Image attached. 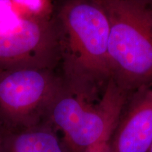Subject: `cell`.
<instances>
[{
  "label": "cell",
  "mask_w": 152,
  "mask_h": 152,
  "mask_svg": "<svg viewBox=\"0 0 152 152\" xmlns=\"http://www.w3.org/2000/svg\"><path fill=\"white\" fill-rule=\"evenodd\" d=\"M66 87L98 100L101 87L111 78L109 20L99 0H67L56 16Z\"/></svg>",
  "instance_id": "obj_1"
},
{
  "label": "cell",
  "mask_w": 152,
  "mask_h": 152,
  "mask_svg": "<svg viewBox=\"0 0 152 152\" xmlns=\"http://www.w3.org/2000/svg\"><path fill=\"white\" fill-rule=\"evenodd\" d=\"M109 20L111 78L128 94L152 87V0H99Z\"/></svg>",
  "instance_id": "obj_2"
},
{
  "label": "cell",
  "mask_w": 152,
  "mask_h": 152,
  "mask_svg": "<svg viewBox=\"0 0 152 152\" xmlns=\"http://www.w3.org/2000/svg\"><path fill=\"white\" fill-rule=\"evenodd\" d=\"M128 94L112 78L96 102L65 84L45 121L59 132L69 152H84L115 126Z\"/></svg>",
  "instance_id": "obj_3"
},
{
  "label": "cell",
  "mask_w": 152,
  "mask_h": 152,
  "mask_svg": "<svg viewBox=\"0 0 152 152\" xmlns=\"http://www.w3.org/2000/svg\"><path fill=\"white\" fill-rule=\"evenodd\" d=\"M60 58L56 20L26 16L12 0H0V70L52 69Z\"/></svg>",
  "instance_id": "obj_4"
},
{
  "label": "cell",
  "mask_w": 152,
  "mask_h": 152,
  "mask_svg": "<svg viewBox=\"0 0 152 152\" xmlns=\"http://www.w3.org/2000/svg\"><path fill=\"white\" fill-rule=\"evenodd\" d=\"M64 86L49 68L0 70V130L12 132L42 122Z\"/></svg>",
  "instance_id": "obj_5"
},
{
  "label": "cell",
  "mask_w": 152,
  "mask_h": 152,
  "mask_svg": "<svg viewBox=\"0 0 152 152\" xmlns=\"http://www.w3.org/2000/svg\"><path fill=\"white\" fill-rule=\"evenodd\" d=\"M152 143V87L128 94L111 137V152H147Z\"/></svg>",
  "instance_id": "obj_6"
},
{
  "label": "cell",
  "mask_w": 152,
  "mask_h": 152,
  "mask_svg": "<svg viewBox=\"0 0 152 152\" xmlns=\"http://www.w3.org/2000/svg\"><path fill=\"white\" fill-rule=\"evenodd\" d=\"M2 152H69L59 132L47 121L4 133Z\"/></svg>",
  "instance_id": "obj_7"
},
{
  "label": "cell",
  "mask_w": 152,
  "mask_h": 152,
  "mask_svg": "<svg viewBox=\"0 0 152 152\" xmlns=\"http://www.w3.org/2000/svg\"><path fill=\"white\" fill-rule=\"evenodd\" d=\"M14 5L26 16L33 18H52V0H12Z\"/></svg>",
  "instance_id": "obj_8"
},
{
  "label": "cell",
  "mask_w": 152,
  "mask_h": 152,
  "mask_svg": "<svg viewBox=\"0 0 152 152\" xmlns=\"http://www.w3.org/2000/svg\"><path fill=\"white\" fill-rule=\"evenodd\" d=\"M114 128L115 127L109 129L98 141L89 147L84 152H111V137Z\"/></svg>",
  "instance_id": "obj_9"
},
{
  "label": "cell",
  "mask_w": 152,
  "mask_h": 152,
  "mask_svg": "<svg viewBox=\"0 0 152 152\" xmlns=\"http://www.w3.org/2000/svg\"><path fill=\"white\" fill-rule=\"evenodd\" d=\"M3 142H4V132L0 130V152H2Z\"/></svg>",
  "instance_id": "obj_10"
},
{
  "label": "cell",
  "mask_w": 152,
  "mask_h": 152,
  "mask_svg": "<svg viewBox=\"0 0 152 152\" xmlns=\"http://www.w3.org/2000/svg\"><path fill=\"white\" fill-rule=\"evenodd\" d=\"M147 152H152V143H151V146H150L149 149V150H148V151H147Z\"/></svg>",
  "instance_id": "obj_11"
}]
</instances>
